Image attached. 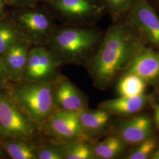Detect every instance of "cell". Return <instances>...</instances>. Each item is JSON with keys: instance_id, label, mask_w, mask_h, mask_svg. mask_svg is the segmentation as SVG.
<instances>
[{"instance_id": "cell-3", "label": "cell", "mask_w": 159, "mask_h": 159, "mask_svg": "<svg viewBox=\"0 0 159 159\" xmlns=\"http://www.w3.org/2000/svg\"><path fill=\"white\" fill-rule=\"evenodd\" d=\"M52 82L21 80L12 82L6 90L23 113L39 125L56 110Z\"/></svg>"}, {"instance_id": "cell-14", "label": "cell", "mask_w": 159, "mask_h": 159, "mask_svg": "<svg viewBox=\"0 0 159 159\" xmlns=\"http://www.w3.org/2000/svg\"><path fill=\"white\" fill-rule=\"evenodd\" d=\"M153 97L144 94L137 96H118L100 102L98 107L102 108L114 116H125L139 113L153 102Z\"/></svg>"}, {"instance_id": "cell-1", "label": "cell", "mask_w": 159, "mask_h": 159, "mask_svg": "<svg viewBox=\"0 0 159 159\" xmlns=\"http://www.w3.org/2000/svg\"><path fill=\"white\" fill-rule=\"evenodd\" d=\"M143 44L124 19L113 22L84 67L94 87L102 91L109 89L125 73Z\"/></svg>"}, {"instance_id": "cell-17", "label": "cell", "mask_w": 159, "mask_h": 159, "mask_svg": "<svg viewBox=\"0 0 159 159\" xmlns=\"http://www.w3.org/2000/svg\"><path fill=\"white\" fill-rule=\"evenodd\" d=\"M37 143L20 138L0 140V145L12 159H37Z\"/></svg>"}, {"instance_id": "cell-5", "label": "cell", "mask_w": 159, "mask_h": 159, "mask_svg": "<svg viewBox=\"0 0 159 159\" xmlns=\"http://www.w3.org/2000/svg\"><path fill=\"white\" fill-rule=\"evenodd\" d=\"M11 20L32 46H44L58 25L42 4L17 7Z\"/></svg>"}, {"instance_id": "cell-23", "label": "cell", "mask_w": 159, "mask_h": 159, "mask_svg": "<svg viewBox=\"0 0 159 159\" xmlns=\"http://www.w3.org/2000/svg\"><path fill=\"white\" fill-rule=\"evenodd\" d=\"M135 0H102L113 23L125 19Z\"/></svg>"}, {"instance_id": "cell-28", "label": "cell", "mask_w": 159, "mask_h": 159, "mask_svg": "<svg viewBox=\"0 0 159 159\" xmlns=\"http://www.w3.org/2000/svg\"><path fill=\"white\" fill-rule=\"evenodd\" d=\"M151 159H159V148L154 152Z\"/></svg>"}, {"instance_id": "cell-22", "label": "cell", "mask_w": 159, "mask_h": 159, "mask_svg": "<svg viewBox=\"0 0 159 159\" xmlns=\"http://www.w3.org/2000/svg\"><path fill=\"white\" fill-rule=\"evenodd\" d=\"M37 159H64L60 143L45 137L37 143Z\"/></svg>"}, {"instance_id": "cell-16", "label": "cell", "mask_w": 159, "mask_h": 159, "mask_svg": "<svg viewBox=\"0 0 159 159\" xmlns=\"http://www.w3.org/2000/svg\"><path fill=\"white\" fill-rule=\"evenodd\" d=\"M128 146L120 138L109 133L102 141L93 140L92 148L96 159H114L121 157Z\"/></svg>"}, {"instance_id": "cell-7", "label": "cell", "mask_w": 159, "mask_h": 159, "mask_svg": "<svg viewBox=\"0 0 159 159\" xmlns=\"http://www.w3.org/2000/svg\"><path fill=\"white\" fill-rule=\"evenodd\" d=\"M125 18L144 43L159 50V16L147 0H135Z\"/></svg>"}, {"instance_id": "cell-29", "label": "cell", "mask_w": 159, "mask_h": 159, "mask_svg": "<svg viewBox=\"0 0 159 159\" xmlns=\"http://www.w3.org/2000/svg\"><path fill=\"white\" fill-rule=\"evenodd\" d=\"M4 152H5V151L4 150V149L1 147V146L0 145V158L2 157H3Z\"/></svg>"}, {"instance_id": "cell-15", "label": "cell", "mask_w": 159, "mask_h": 159, "mask_svg": "<svg viewBox=\"0 0 159 159\" xmlns=\"http://www.w3.org/2000/svg\"><path fill=\"white\" fill-rule=\"evenodd\" d=\"M32 45L27 40L17 41L1 57L12 82L21 80Z\"/></svg>"}, {"instance_id": "cell-11", "label": "cell", "mask_w": 159, "mask_h": 159, "mask_svg": "<svg viewBox=\"0 0 159 159\" xmlns=\"http://www.w3.org/2000/svg\"><path fill=\"white\" fill-rule=\"evenodd\" d=\"M113 133L129 146H136L153 135V123L146 114L133 116L119 121L113 120L109 133Z\"/></svg>"}, {"instance_id": "cell-18", "label": "cell", "mask_w": 159, "mask_h": 159, "mask_svg": "<svg viewBox=\"0 0 159 159\" xmlns=\"http://www.w3.org/2000/svg\"><path fill=\"white\" fill-rule=\"evenodd\" d=\"M116 91L118 96H137L146 94L148 85L143 80L130 72H125L116 81Z\"/></svg>"}, {"instance_id": "cell-2", "label": "cell", "mask_w": 159, "mask_h": 159, "mask_svg": "<svg viewBox=\"0 0 159 159\" xmlns=\"http://www.w3.org/2000/svg\"><path fill=\"white\" fill-rule=\"evenodd\" d=\"M104 34L94 26L58 25L44 46L60 66L85 67L100 46Z\"/></svg>"}, {"instance_id": "cell-19", "label": "cell", "mask_w": 159, "mask_h": 159, "mask_svg": "<svg viewBox=\"0 0 159 159\" xmlns=\"http://www.w3.org/2000/svg\"><path fill=\"white\" fill-rule=\"evenodd\" d=\"M93 140L79 139L60 143L64 159H96L92 148Z\"/></svg>"}, {"instance_id": "cell-4", "label": "cell", "mask_w": 159, "mask_h": 159, "mask_svg": "<svg viewBox=\"0 0 159 159\" xmlns=\"http://www.w3.org/2000/svg\"><path fill=\"white\" fill-rule=\"evenodd\" d=\"M41 4L61 25L94 26L107 13L102 0H44Z\"/></svg>"}, {"instance_id": "cell-10", "label": "cell", "mask_w": 159, "mask_h": 159, "mask_svg": "<svg viewBox=\"0 0 159 159\" xmlns=\"http://www.w3.org/2000/svg\"><path fill=\"white\" fill-rule=\"evenodd\" d=\"M52 84L56 110L79 113L89 107L87 96L68 77L60 73Z\"/></svg>"}, {"instance_id": "cell-24", "label": "cell", "mask_w": 159, "mask_h": 159, "mask_svg": "<svg viewBox=\"0 0 159 159\" xmlns=\"http://www.w3.org/2000/svg\"><path fill=\"white\" fill-rule=\"evenodd\" d=\"M12 83L0 57V91L7 90Z\"/></svg>"}, {"instance_id": "cell-26", "label": "cell", "mask_w": 159, "mask_h": 159, "mask_svg": "<svg viewBox=\"0 0 159 159\" xmlns=\"http://www.w3.org/2000/svg\"><path fill=\"white\" fill-rule=\"evenodd\" d=\"M152 105H153V108L154 110L155 123L159 130V104L153 102Z\"/></svg>"}, {"instance_id": "cell-25", "label": "cell", "mask_w": 159, "mask_h": 159, "mask_svg": "<svg viewBox=\"0 0 159 159\" xmlns=\"http://www.w3.org/2000/svg\"><path fill=\"white\" fill-rule=\"evenodd\" d=\"M44 0H7V4L16 8L25 6H33L41 4Z\"/></svg>"}, {"instance_id": "cell-20", "label": "cell", "mask_w": 159, "mask_h": 159, "mask_svg": "<svg viewBox=\"0 0 159 159\" xmlns=\"http://www.w3.org/2000/svg\"><path fill=\"white\" fill-rule=\"evenodd\" d=\"M25 40L11 21H0V57L5 54L14 44Z\"/></svg>"}, {"instance_id": "cell-21", "label": "cell", "mask_w": 159, "mask_h": 159, "mask_svg": "<svg viewBox=\"0 0 159 159\" xmlns=\"http://www.w3.org/2000/svg\"><path fill=\"white\" fill-rule=\"evenodd\" d=\"M159 148L156 137L153 135L137 144L129 153L123 157L125 159H151L154 152Z\"/></svg>"}, {"instance_id": "cell-30", "label": "cell", "mask_w": 159, "mask_h": 159, "mask_svg": "<svg viewBox=\"0 0 159 159\" xmlns=\"http://www.w3.org/2000/svg\"></svg>"}, {"instance_id": "cell-8", "label": "cell", "mask_w": 159, "mask_h": 159, "mask_svg": "<svg viewBox=\"0 0 159 159\" xmlns=\"http://www.w3.org/2000/svg\"><path fill=\"white\" fill-rule=\"evenodd\" d=\"M39 127L43 136L57 142L89 140L81 129L75 112L56 110Z\"/></svg>"}, {"instance_id": "cell-6", "label": "cell", "mask_w": 159, "mask_h": 159, "mask_svg": "<svg viewBox=\"0 0 159 159\" xmlns=\"http://www.w3.org/2000/svg\"><path fill=\"white\" fill-rule=\"evenodd\" d=\"M43 137L39 125L23 113L7 90L0 91V140L20 138L39 143Z\"/></svg>"}, {"instance_id": "cell-9", "label": "cell", "mask_w": 159, "mask_h": 159, "mask_svg": "<svg viewBox=\"0 0 159 159\" xmlns=\"http://www.w3.org/2000/svg\"><path fill=\"white\" fill-rule=\"evenodd\" d=\"M60 67L45 46H32L22 80L35 82H52L60 73Z\"/></svg>"}, {"instance_id": "cell-27", "label": "cell", "mask_w": 159, "mask_h": 159, "mask_svg": "<svg viewBox=\"0 0 159 159\" xmlns=\"http://www.w3.org/2000/svg\"><path fill=\"white\" fill-rule=\"evenodd\" d=\"M6 3H7V0H0V21L2 20V19H1L2 14V12H3L4 6Z\"/></svg>"}, {"instance_id": "cell-12", "label": "cell", "mask_w": 159, "mask_h": 159, "mask_svg": "<svg viewBox=\"0 0 159 159\" xmlns=\"http://www.w3.org/2000/svg\"><path fill=\"white\" fill-rule=\"evenodd\" d=\"M126 71L136 74L148 85H158L159 51L146 46L145 43L143 44L137 52Z\"/></svg>"}, {"instance_id": "cell-13", "label": "cell", "mask_w": 159, "mask_h": 159, "mask_svg": "<svg viewBox=\"0 0 159 159\" xmlns=\"http://www.w3.org/2000/svg\"><path fill=\"white\" fill-rule=\"evenodd\" d=\"M80 125L85 136L90 140L109 134L113 116L101 108H85L77 113Z\"/></svg>"}]
</instances>
